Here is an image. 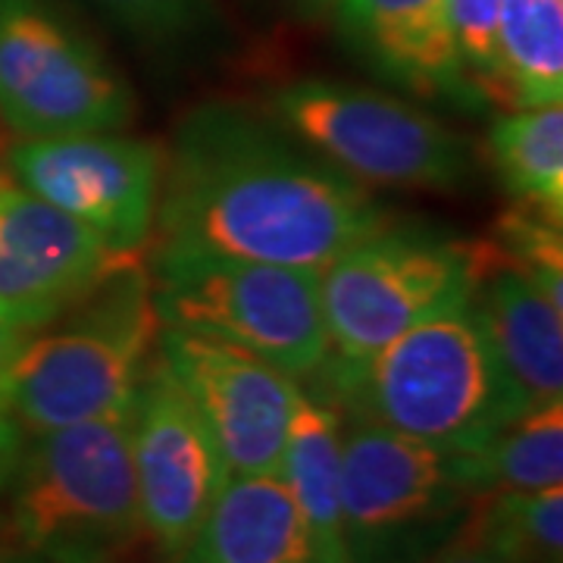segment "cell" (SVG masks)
Wrapping results in <instances>:
<instances>
[{
	"label": "cell",
	"instance_id": "10",
	"mask_svg": "<svg viewBox=\"0 0 563 563\" xmlns=\"http://www.w3.org/2000/svg\"><path fill=\"white\" fill-rule=\"evenodd\" d=\"M10 176L95 232L110 251L135 254L154 235L163 147L122 132L22 139L10 147Z\"/></svg>",
	"mask_w": 563,
	"mask_h": 563
},
{
	"label": "cell",
	"instance_id": "24",
	"mask_svg": "<svg viewBox=\"0 0 563 563\" xmlns=\"http://www.w3.org/2000/svg\"><path fill=\"white\" fill-rule=\"evenodd\" d=\"M429 563H523L510 544L504 542L501 536L488 526V520L483 517L479 504L473 501L466 520L461 523V529L454 532V539L444 544L442 551L432 558Z\"/></svg>",
	"mask_w": 563,
	"mask_h": 563
},
{
	"label": "cell",
	"instance_id": "17",
	"mask_svg": "<svg viewBox=\"0 0 563 563\" xmlns=\"http://www.w3.org/2000/svg\"><path fill=\"white\" fill-rule=\"evenodd\" d=\"M344 417L320 385L301 388L291 407L282 483L301 510L317 563H347L342 532Z\"/></svg>",
	"mask_w": 563,
	"mask_h": 563
},
{
	"label": "cell",
	"instance_id": "1",
	"mask_svg": "<svg viewBox=\"0 0 563 563\" xmlns=\"http://www.w3.org/2000/svg\"><path fill=\"white\" fill-rule=\"evenodd\" d=\"M383 225L366 185L239 103L191 110L163 154L157 244L320 273Z\"/></svg>",
	"mask_w": 563,
	"mask_h": 563
},
{
	"label": "cell",
	"instance_id": "20",
	"mask_svg": "<svg viewBox=\"0 0 563 563\" xmlns=\"http://www.w3.org/2000/svg\"><path fill=\"white\" fill-rule=\"evenodd\" d=\"M473 454L483 492H542L563 483V401L510 420Z\"/></svg>",
	"mask_w": 563,
	"mask_h": 563
},
{
	"label": "cell",
	"instance_id": "8",
	"mask_svg": "<svg viewBox=\"0 0 563 563\" xmlns=\"http://www.w3.org/2000/svg\"><path fill=\"white\" fill-rule=\"evenodd\" d=\"M0 117L22 139L120 132L129 81L54 0H0Z\"/></svg>",
	"mask_w": 563,
	"mask_h": 563
},
{
	"label": "cell",
	"instance_id": "2",
	"mask_svg": "<svg viewBox=\"0 0 563 563\" xmlns=\"http://www.w3.org/2000/svg\"><path fill=\"white\" fill-rule=\"evenodd\" d=\"M320 388L344 420L407 439L479 451L526 413L488 342L473 285H461L354 369H322Z\"/></svg>",
	"mask_w": 563,
	"mask_h": 563
},
{
	"label": "cell",
	"instance_id": "14",
	"mask_svg": "<svg viewBox=\"0 0 563 563\" xmlns=\"http://www.w3.org/2000/svg\"><path fill=\"white\" fill-rule=\"evenodd\" d=\"M347 51L376 76L420 98L483 103L461 69L448 0H339L332 16Z\"/></svg>",
	"mask_w": 563,
	"mask_h": 563
},
{
	"label": "cell",
	"instance_id": "28",
	"mask_svg": "<svg viewBox=\"0 0 563 563\" xmlns=\"http://www.w3.org/2000/svg\"><path fill=\"white\" fill-rule=\"evenodd\" d=\"M0 563H41L32 554H0Z\"/></svg>",
	"mask_w": 563,
	"mask_h": 563
},
{
	"label": "cell",
	"instance_id": "18",
	"mask_svg": "<svg viewBox=\"0 0 563 563\" xmlns=\"http://www.w3.org/2000/svg\"><path fill=\"white\" fill-rule=\"evenodd\" d=\"M488 157L507 195L520 207L563 220V107H526L498 117L488 129Z\"/></svg>",
	"mask_w": 563,
	"mask_h": 563
},
{
	"label": "cell",
	"instance_id": "12",
	"mask_svg": "<svg viewBox=\"0 0 563 563\" xmlns=\"http://www.w3.org/2000/svg\"><path fill=\"white\" fill-rule=\"evenodd\" d=\"M132 466L147 539L176 561L232 473L201 413L157 361L132 410Z\"/></svg>",
	"mask_w": 563,
	"mask_h": 563
},
{
	"label": "cell",
	"instance_id": "26",
	"mask_svg": "<svg viewBox=\"0 0 563 563\" xmlns=\"http://www.w3.org/2000/svg\"><path fill=\"white\" fill-rule=\"evenodd\" d=\"M29 335H32V332L16 329V325L0 320V410H7L13 369H16V363H20V354L22 347H25V342H29Z\"/></svg>",
	"mask_w": 563,
	"mask_h": 563
},
{
	"label": "cell",
	"instance_id": "19",
	"mask_svg": "<svg viewBox=\"0 0 563 563\" xmlns=\"http://www.w3.org/2000/svg\"><path fill=\"white\" fill-rule=\"evenodd\" d=\"M501 95L514 110L563 101V0H501Z\"/></svg>",
	"mask_w": 563,
	"mask_h": 563
},
{
	"label": "cell",
	"instance_id": "11",
	"mask_svg": "<svg viewBox=\"0 0 563 563\" xmlns=\"http://www.w3.org/2000/svg\"><path fill=\"white\" fill-rule=\"evenodd\" d=\"M157 363L195 404L232 476H279L298 383L235 344L161 325Z\"/></svg>",
	"mask_w": 563,
	"mask_h": 563
},
{
	"label": "cell",
	"instance_id": "6",
	"mask_svg": "<svg viewBox=\"0 0 563 563\" xmlns=\"http://www.w3.org/2000/svg\"><path fill=\"white\" fill-rule=\"evenodd\" d=\"M483 495L470 451L344 420L342 532L347 563H429Z\"/></svg>",
	"mask_w": 563,
	"mask_h": 563
},
{
	"label": "cell",
	"instance_id": "25",
	"mask_svg": "<svg viewBox=\"0 0 563 563\" xmlns=\"http://www.w3.org/2000/svg\"><path fill=\"white\" fill-rule=\"evenodd\" d=\"M25 451V429L10 410H0V492L10 488Z\"/></svg>",
	"mask_w": 563,
	"mask_h": 563
},
{
	"label": "cell",
	"instance_id": "27",
	"mask_svg": "<svg viewBox=\"0 0 563 563\" xmlns=\"http://www.w3.org/2000/svg\"><path fill=\"white\" fill-rule=\"evenodd\" d=\"M295 3H298V10H301L303 16L322 20V16H332V10H335L339 0H295Z\"/></svg>",
	"mask_w": 563,
	"mask_h": 563
},
{
	"label": "cell",
	"instance_id": "23",
	"mask_svg": "<svg viewBox=\"0 0 563 563\" xmlns=\"http://www.w3.org/2000/svg\"><path fill=\"white\" fill-rule=\"evenodd\" d=\"M125 32L144 41H179L201 29L210 0H91Z\"/></svg>",
	"mask_w": 563,
	"mask_h": 563
},
{
	"label": "cell",
	"instance_id": "4",
	"mask_svg": "<svg viewBox=\"0 0 563 563\" xmlns=\"http://www.w3.org/2000/svg\"><path fill=\"white\" fill-rule=\"evenodd\" d=\"M32 439L10 483V532L22 554L41 563L129 561L147 539L132 466V413Z\"/></svg>",
	"mask_w": 563,
	"mask_h": 563
},
{
	"label": "cell",
	"instance_id": "9",
	"mask_svg": "<svg viewBox=\"0 0 563 563\" xmlns=\"http://www.w3.org/2000/svg\"><path fill=\"white\" fill-rule=\"evenodd\" d=\"M320 307L329 339L322 369H354L404 329L470 282V244L426 229L366 235L320 269Z\"/></svg>",
	"mask_w": 563,
	"mask_h": 563
},
{
	"label": "cell",
	"instance_id": "16",
	"mask_svg": "<svg viewBox=\"0 0 563 563\" xmlns=\"http://www.w3.org/2000/svg\"><path fill=\"white\" fill-rule=\"evenodd\" d=\"M176 563H317L282 476H229Z\"/></svg>",
	"mask_w": 563,
	"mask_h": 563
},
{
	"label": "cell",
	"instance_id": "22",
	"mask_svg": "<svg viewBox=\"0 0 563 563\" xmlns=\"http://www.w3.org/2000/svg\"><path fill=\"white\" fill-rule=\"evenodd\" d=\"M498 22L501 0H448V29L457 60L485 101H504Z\"/></svg>",
	"mask_w": 563,
	"mask_h": 563
},
{
	"label": "cell",
	"instance_id": "3",
	"mask_svg": "<svg viewBox=\"0 0 563 563\" xmlns=\"http://www.w3.org/2000/svg\"><path fill=\"white\" fill-rule=\"evenodd\" d=\"M141 254H120L79 301L29 335L7 401L25 435L132 413L161 339Z\"/></svg>",
	"mask_w": 563,
	"mask_h": 563
},
{
	"label": "cell",
	"instance_id": "7",
	"mask_svg": "<svg viewBox=\"0 0 563 563\" xmlns=\"http://www.w3.org/2000/svg\"><path fill=\"white\" fill-rule=\"evenodd\" d=\"M269 117L361 185L448 195L473 169L466 139L420 107L361 85H282L269 98Z\"/></svg>",
	"mask_w": 563,
	"mask_h": 563
},
{
	"label": "cell",
	"instance_id": "15",
	"mask_svg": "<svg viewBox=\"0 0 563 563\" xmlns=\"http://www.w3.org/2000/svg\"><path fill=\"white\" fill-rule=\"evenodd\" d=\"M473 303L523 410L563 401V310L510 266H485Z\"/></svg>",
	"mask_w": 563,
	"mask_h": 563
},
{
	"label": "cell",
	"instance_id": "21",
	"mask_svg": "<svg viewBox=\"0 0 563 563\" xmlns=\"http://www.w3.org/2000/svg\"><path fill=\"white\" fill-rule=\"evenodd\" d=\"M479 510L523 563H561L563 485L542 492H483Z\"/></svg>",
	"mask_w": 563,
	"mask_h": 563
},
{
	"label": "cell",
	"instance_id": "5",
	"mask_svg": "<svg viewBox=\"0 0 563 563\" xmlns=\"http://www.w3.org/2000/svg\"><path fill=\"white\" fill-rule=\"evenodd\" d=\"M147 273L161 325L244 347L295 383L317 379L329 361L313 269L157 244Z\"/></svg>",
	"mask_w": 563,
	"mask_h": 563
},
{
	"label": "cell",
	"instance_id": "13",
	"mask_svg": "<svg viewBox=\"0 0 563 563\" xmlns=\"http://www.w3.org/2000/svg\"><path fill=\"white\" fill-rule=\"evenodd\" d=\"M120 254L20 185H0V320L35 332L101 279Z\"/></svg>",
	"mask_w": 563,
	"mask_h": 563
}]
</instances>
